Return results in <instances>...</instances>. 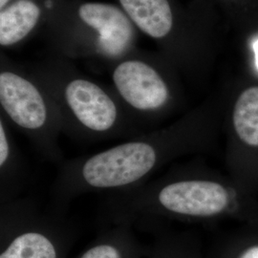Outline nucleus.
<instances>
[{
    "mask_svg": "<svg viewBox=\"0 0 258 258\" xmlns=\"http://www.w3.org/2000/svg\"><path fill=\"white\" fill-rule=\"evenodd\" d=\"M0 114L24 134L39 155L61 166L63 125L54 100L28 68L0 56Z\"/></svg>",
    "mask_w": 258,
    "mask_h": 258,
    "instance_id": "3",
    "label": "nucleus"
},
{
    "mask_svg": "<svg viewBox=\"0 0 258 258\" xmlns=\"http://www.w3.org/2000/svg\"><path fill=\"white\" fill-rule=\"evenodd\" d=\"M52 54L110 65L137 47L139 31L118 4L58 0L42 28Z\"/></svg>",
    "mask_w": 258,
    "mask_h": 258,
    "instance_id": "2",
    "label": "nucleus"
},
{
    "mask_svg": "<svg viewBox=\"0 0 258 258\" xmlns=\"http://www.w3.org/2000/svg\"><path fill=\"white\" fill-rule=\"evenodd\" d=\"M232 120L240 140L247 146L258 148V86L248 88L240 95Z\"/></svg>",
    "mask_w": 258,
    "mask_h": 258,
    "instance_id": "8",
    "label": "nucleus"
},
{
    "mask_svg": "<svg viewBox=\"0 0 258 258\" xmlns=\"http://www.w3.org/2000/svg\"><path fill=\"white\" fill-rule=\"evenodd\" d=\"M23 165L11 125L0 114V202L17 198L23 181Z\"/></svg>",
    "mask_w": 258,
    "mask_h": 258,
    "instance_id": "7",
    "label": "nucleus"
},
{
    "mask_svg": "<svg viewBox=\"0 0 258 258\" xmlns=\"http://www.w3.org/2000/svg\"><path fill=\"white\" fill-rule=\"evenodd\" d=\"M58 0H0V46L19 47L42 30Z\"/></svg>",
    "mask_w": 258,
    "mask_h": 258,
    "instance_id": "6",
    "label": "nucleus"
},
{
    "mask_svg": "<svg viewBox=\"0 0 258 258\" xmlns=\"http://www.w3.org/2000/svg\"><path fill=\"white\" fill-rule=\"evenodd\" d=\"M253 51H254V55H255V63L258 68V39L253 43Z\"/></svg>",
    "mask_w": 258,
    "mask_h": 258,
    "instance_id": "11",
    "label": "nucleus"
},
{
    "mask_svg": "<svg viewBox=\"0 0 258 258\" xmlns=\"http://www.w3.org/2000/svg\"><path fill=\"white\" fill-rule=\"evenodd\" d=\"M27 68L54 100L63 134L88 142L142 134L110 86L83 74L70 59L51 53Z\"/></svg>",
    "mask_w": 258,
    "mask_h": 258,
    "instance_id": "1",
    "label": "nucleus"
},
{
    "mask_svg": "<svg viewBox=\"0 0 258 258\" xmlns=\"http://www.w3.org/2000/svg\"><path fill=\"white\" fill-rule=\"evenodd\" d=\"M130 247L126 225L120 224L119 229L88 248L80 258H130Z\"/></svg>",
    "mask_w": 258,
    "mask_h": 258,
    "instance_id": "9",
    "label": "nucleus"
},
{
    "mask_svg": "<svg viewBox=\"0 0 258 258\" xmlns=\"http://www.w3.org/2000/svg\"><path fill=\"white\" fill-rule=\"evenodd\" d=\"M110 67V87L141 131L168 110L174 96L158 56L136 48Z\"/></svg>",
    "mask_w": 258,
    "mask_h": 258,
    "instance_id": "4",
    "label": "nucleus"
},
{
    "mask_svg": "<svg viewBox=\"0 0 258 258\" xmlns=\"http://www.w3.org/2000/svg\"><path fill=\"white\" fill-rule=\"evenodd\" d=\"M231 258H258V241L241 245L232 251Z\"/></svg>",
    "mask_w": 258,
    "mask_h": 258,
    "instance_id": "10",
    "label": "nucleus"
},
{
    "mask_svg": "<svg viewBox=\"0 0 258 258\" xmlns=\"http://www.w3.org/2000/svg\"><path fill=\"white\" fill-rule=\"evenodd\" d=\"M28 199L1 204L0 219L5 244L0 258H60L55 237L57 224Z\"/></svg>",
    "mask_w": 258,
    "mask_h": 258,
    "instance_id": "5",
    "label": "nucleus"
}]
</instances>
